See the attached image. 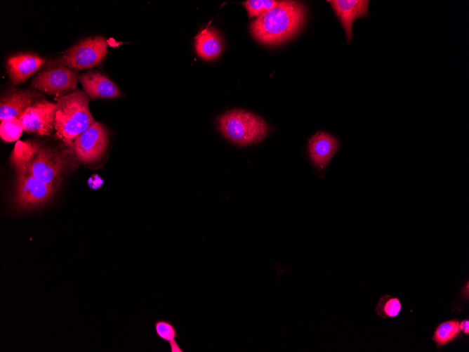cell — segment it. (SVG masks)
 Masks as SVG:
<instances>
[{"instance_id":"1","label":"cell","mask_w":469,"mask_h":352,"mask_svg":"<svg viewBox=\"0 0 469 352\" xmlns=\"http://www.w3.org/2000/svg\"><path fill=\"white\" fill-rule=\"evenodd\" d=\"M306 8L294 1H279L274 8L256 17L249 26L252 36L265 45L283 43L297 34L305 24Z\"/></svg>"},{"instance_id":"2","label":"cell","mask_w":469,"mask_h":352,"mask_svg":"<svg viewBox=\"0 0 469 352\" xmlns=\"http://www.w3.org/2000/svg\"><path fill=\"white\" fill-rule=\"evenodd\" d=\"M89 99L79 89L58 98L53 126L59 138L72 143L95 122L89 109Z\"/></svg>"},{"instance_id":"3","label":"cell","mask_w":469,"mask_h":352,"mask_svg":"<svg viewBox=\"0 0 469 352\" xmlns=\"http://www.w3.org/2000/svg\"><path fill=\"white\" fill-rule=\"evenodd\" d=\"M220 132L230 141L247 146L262 141L268 133V126L260 117L243 110H232L217 120Z\"/></svg>"},{"instance_id":"4","label":"cell","mask_w":469,"mask_h":352,"mask_svg":"<svg viewBox=\"0 0 469 352\" xmlns=\"http://www.w3.org/2000/svg\"><path fill=\"white\" fill-rule=\"evenodd\" d=\"M15 172L13 202L19 210H30L43 206L56 192L58 186L40 181L25 168L15 169Z\"/></svg>"},{"instance_id":"5","label":"cell","mask_w":469,"mask_h":352,"mask_svg":"<svg viewBox=\"0 0 469 352\" xmlns=\"http://www.w3.org/2000/svg\"><path fill=\"white\" fill-rule=\"evenodd\" d=\"M78 76L61 59L45 64L32 79L31 86L40 92L58 98L77 89Z\"/></svg>"},{"instance_id":"6","label":"cell","mask_w":469,"mask_h":352,"mask_svg":"<svg viewBox=\"0 0 469 352\" xmlns=\"http://www.w3.org/2000/svg\"><path fill=\"white\" fill-rule=\"evenodd\" d=\"M107 53V41L102 36L86 37L68 48L60 58L72 70L98 65Z\"/></svg>"},{"instance_id":"7","label":"cell","mask_w":469,"mask_h":352,"mask_svg":"<svg viewBox=\"0 0 469 352\" xmlns=\"http://www.w3.org/2000/svg\"><path fill=\"white\" fill-rule=\"evenodd\" d=\"M67 166V158L65 154L55 148L40 143L25 169L40 181L57 186L60 176Z\"/></svg>"},{"instance_id":"8","label":"cell","mask_w":469,"mask_h":352,"mask_svg":"<svg viewBox=\"0 0 469 352\" xmlns=\"http://www.w3.org/2000/svg\"><path fill=\"white\" fill-rule=\"evenodd\" d=\"M109 143L105 127L95 121L84 131L78 135L72 145L77 159L84 164L96 162L105 155Z\"/></svg>"},{"instance_id":"9","label":"cell","mask_w":469,"mask_h":352,"mask_svg":"<svg viewBox=\"0 0 469 352\" xmlns=\"http://www.w3.org/2000/svg\"><path fill=\"white\" fill-rule=\"evenodd\" d=\"M56 105L46 100L40 99L28 107L20 115L23 130L38 136L50 135L53 129Z\"/></svg>"},{"instance_id":"10","label":"cell","mask_w":469,"mask_h":352,"mask_svg":"<svg viewBox=\"0 0 469 352\" xmlns=\"http://www.w3.org/2000/svg\"><path fill=\"white\" fill-rule=\"evenodd\" d=\"M42 98L43 94L36 90L9 87L1 96L0 119H19L28 107Z\"/></svg>"},{"instance_id":"11","label":"cell","mask_w":469,"mask_h":352,"mask_svg":"<svg viewBox=\"0 0 469 352\" xmlns=\"http://www.w3.org/2000/svg\"><path fill=\"white\" fill-rule=\"evenodd\" d=\"M46 64V59L39 55L22 52L9 56L6 70L11 82L16 85L25 82Z\"/></svg>"},{"instance_id":"12","label":"cell","mask_w":469,"mask_h":352,"mask_svg":"<svg viewBox=\"0 0 469 352\" xmlns=\"http://www.w3.org/2000/svg\"><path fill=\"white\" fill-rule=\"evenodd\" d=\"M329 2L339 19L349 43L353 38L352 25L354 21L366 17L368 14L369 1L367 0H331Z\"/></svg>"},{"instance_id":"13","label":"cell","mask_w":469,"mask_h":352,"mask_svg":"<svg viewBox=\"0 0 469 352\" xmlns=\"http://www.w3.org/2000/svg\"><path fill=\"white\" fill-rule=\"evenodd\" d=\"M84 91L91 99L114 98L121 92L114 83L98 71H91L78 75Z\"/></svg>"},{"instance_id":"14","label":"cell","mask_w":469,"mask_h":352,"mask_svg":"<svg viewBox=\"0 0 469 352\" xmlns=\"http://www.w3.org/2000/svg\"><path fill=\"white\" fill-rule=\"evenodd\" d=\"M338 148V142L333 136L317 131L309 140L308 150L313 164L320 169H325Z\"/></svg>"},{"instance_id":"15","label":"cell","mask_w":469,"mask_h":352,"mask_svg":"<svg viewBox=\"0 0 469 352\" xmlns=\"http://www.w3.org/2000/svg\"><path fill=\"white\" fill-rule=\"evenodd\" d=\"M194 40L196 52L204 60H214L223 51V39L213 27H206L200 31Z\"/></svg>"},{"instance_id":"16","label":"cell","mask_w":469,"mask_h":352,"mask_svg":"<svg viewBox=\"0 0 469 352\" xmlns=\"http://www.w3.org/2000/svg\"><path fill=\"white\" fill-rule=\"evenodd\" d=\"M40 143L39 141L32 140L16 142L10 157V162L15 169L27 167Z\"/></svg>"},{"instance_id":"17","label":"cell","mask_w":469,"mask_h":352,"mask_svg":"<svg viewBox=\"0 0 469 352\" xmlns=\"http://www.w3.org/2000/svg\"><path fill=\"white\" fill-rule=\"evenodd\" d=\"M461 332L459 321L451 319L444 321L436 327L432 339L439 349L461 337Z\"/></svg>"},{"instance_id":"18","label":"cell","mask_w":469,"mask_h":352,"mask_svg":"<svg viewBox=\"0 0 469 352\" xmlns=\"http://www.w3.org/2000/svg\"><path fill=\"white\" fill-rule=\"evenodd\" d=\"M402 310V304L399 299L391 295L386 294L380 298L375 312L383 318L397 317Z\"/></svg>"},{"instance_id":"19","label":"cell","mask_w":469,"mask_h":352,"mask_svg":"<svg viewBox=\"0 0 469 352\" xmlns=\"http://www.w3.org/2000/svg\"><path fill=\"white\" fill-rule=\"evenodd\" d=\"M23 126L21 121L16 117L1 120L0 136L5 142H14L21 136Z\"/></svg>"},{"instance_id":"20","label":"cell","mask_w":469,"mask_h":352,"mask_svg":"<svg viewBox=\"0 0 469 352\" xmlns=\"http://www.w3.org/2000/svg\"><path fill=\"white\" fill-rule=\"evenodd\" d=\"M154 327L157 336L161 339L169 342V344L177 340L179 336L176 326L168 320H157L155 321Z\"/></svg>"},{"instance_id":"21","label":"cell","mask_w":469,"mask_h":352,"mask_svg":"<svg viewBox=\"0 0 469 352\" xmlns=\"http://www.w3.org/2000/svg\"><path fill=\"white\" fill-rule=\"evenodd\" d=\"M279 1L274 0H247L242 2L244 6L248 16L252 18L258 17L265 11L274 8L278 4Z\"/></svg>"},{"instance_id":"22","label":"cell","mask_w":469,"mask_h":352,"mask_svg":"<svg viewBox=\"0 0 469 352\" xmlns=\"http://www.w3.org/2000/svg\"><path fill=\"white\" fill-rule=\"evenodd\" d=\"M459 328L461 332H463L465 334H469V320H463L459 322Z\"/></svg>"},{"instance_id":"23","label":"cell","mask_w":469,"mask_h":352,"mask_svg":"<svg viewBox=\"0 0 469 352\" xmlns=\"http://www.w3.org/2000/svg\"><path fill=\"white\" fill-rule=\"evenodd\" d=\"M170 349L171 352H183V349L180 347L177 340L169 343Z\"/></svg>"}]
</instances>
